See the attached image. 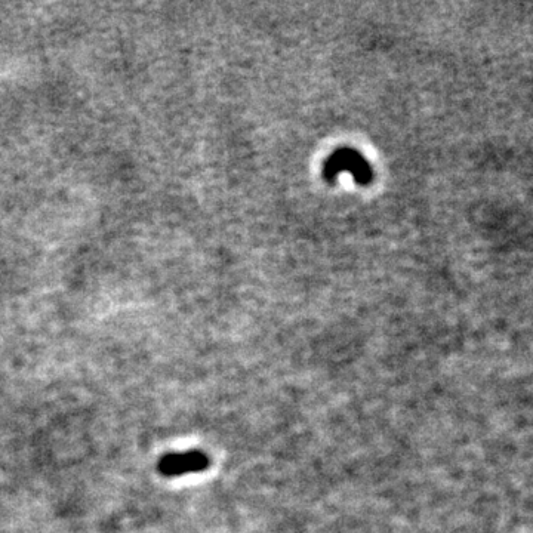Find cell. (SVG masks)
<instances>
[{
    "instance_id": "obj_1",
    "label": "cell",
    "mask_w": 533,
    "mask_h": 533,
    "mask_svg": "<svg viewBox=\"0 0 533 533\" xmlns=\"http://www.w3.org/2000/svg\"><path fill=\"white\" fill-rule=\"evenodd\" d=\"M209 467V458L203 452L189 451L183 454H169L160 459V473L168 477L199 473Z\"/></svg>"
},
{
    "instance_id": "obj_2",
    "label": "cell",
    "mask_w": 533,
    "mask_h": 533,
    "mask_svg": "<svg viewBox=\"0 0 533 533\" xmlns=\"http://www.w3.org/2000/svg\"><path fill=\"white\" fill-rule=\"evenodd\" d=\"M332 166H341L345 171H353L357 178L369 177L365 163L354 153L341 154V156L337 157V160H334V165Z\"/></svg>"
}]
</instances>
